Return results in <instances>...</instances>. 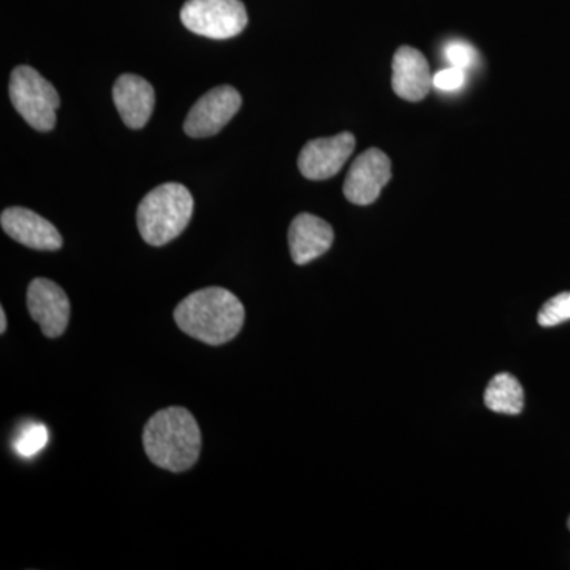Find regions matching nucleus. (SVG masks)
Instances as JSON below:
<instances>
[{"mask_svg":"<svg viewBox=\"0 0 570 570\" xmlns=\"http://www.w3.org/2000/svg\"><path fill=\"white\" fill-rule=\"evenodd\" d=\"M112 102L118 108L124 124L138 130L151 118L156 94L153 86L138 75H121L112 86Z\"/></svg>","mask_w":570,"mask_h":570,"instance_id":"nucleus-11","label":"nucleus"},{"mask_svg":"<svg viewBox=\"0 0 570 570\" xmlns=\"http://www.w3.org/2000/svg\"><path fill=\"white\" fill-rule=\"evenodd\" d=\"M354 149L355 137L348 132L306 142L298 156L299 171L313 181L333 178L340 174Z\"/></svg>","mask_w":570,"mask_h":570,"instance_id":"nucleus-9","label":"nucleus"},{"mask_svg":"<svg viewBox=\"0 0 570 570\" xmlns=\"http://www.w3.org/2000/svg\"><path fill=\"white\" fill-rule=\"evenodd\" d=\"M47 426L41 423H31V425L22 428L20 434L14 439V450L24 459H32L40 450L47 448L48 444Z\"/></svg>","mask_w":570,"mask_h":570,"instance_id":"nucleus-15","label":"nucleus"},{"mask_svg":"<svg viewBox=\"0 0 570 570\" xmlns=\"http://www.w3.org/2000/svg\"><path fill=\"white\" fill-rule=\"evenodd\" d=\"M146 455L156 466L184 472L197 463L202 433L197 420L184 407L156 412L142 431Z\"/></svg>","mask_w":570,"mask_h":570,"instance_id":"nucleus-2","label":"nucleus"},{"mask_svg":"<svg viewBox=\"0 0 570 570\" xmlns=\"http://www.w3.org/2000/svg\"><path fill=\"white\" fill-rule=\"evenodd\" d=\"M466 82V70L450 66L449 69L438 71L433 77V86L442 92H455Z\"/></svg>","mask_w":570,"mask_h":570,"instance_id":"nucleus-18","label":"nucleus"},{"mask_svg":"<svg viewBox=\"0 0 570 570\" xmlns=\"http://www.w3.org/2000/svg\"><path fill=\"white\" fill-rule=\"evenodd\" d=\"M242 104V96L232 86L214 88L190 108L184 122V132L193 138L213 137L235 118Z\"/></svg>","mask_w":570,"mask_h":570,"instance_id":"nucleus-6","label":"nucleus"},{"mask_svg":"<svg viewBox=\"0 0 570 570\" xmlns=\"http://www.w3.org/2000/svg\"><path fill=\"white\" fill-rule=\"evenodd\" d=\"M568 527H569V531H570V517H569V520H568Z\"/></svg>","mask_w":570,"mask_h":570,"instance_id":"nucleus-20","label":"nucleus"},{"mask_svg":"<svg viewBox=\"0 0 570 570\" xmlns=\"http://www.w3.org/2000/svg\"><path fill=\"white\" fill-rule=\"evenodd\" d=\"M570 321V292L550 298L539 311L538 322L542 326H557Z\"/></svg>","mask_w":570,"mask_h":570,"instance_id":"nucleus-16","label":"nucleus"},{"mask_svg":"<svg viewBox=\"0 0 570 570\" xmlns=\"http://www.w3.org/2000/svg\"><path fill=\"white\" fill-rule=\"evenodd\" d=\"M194 213V198L186 186L165 183L146 194L137 209V225L148 245L160 247L186 230Z\"/></svg>","mask_w":570,"mask_h":570,"instance_id":"nucleus-3","label":"nucleus"},{"mask_svg":"<svg viewBox=\"0 0 570 570\" xmlns=\"http://www.w3.org/2000/svg\"><path fill=\"white\" fill-rule=\"evenodd\" d=\"M10 100L14 110L39 132H50L56 126V111L61 99L55 86L29 66L17 67L10 75Z\"/></svg>","mask_w":570,"mask_h":570,"instance_id":"nucleus-4","label":"nucleus"},{"mask_svg":"<svg viewBox=\"0 0 570 570\" xmlns=\"http://www.w3.org/2000/svg\"><path fill=\"white\" fill-rule=\"evenodd\" d=\"M181 21L197 36L227 40L245 31L249 18L242 0H187Z\"/></svg>","mask_w":570,"mask_h":570,"instance_id":"nucleus-5","label":"nucleus"},{"mask_svg":"<svg viewBox=\"0 0 570 570\" xmlns=\"http://www.w3.org/2000/svg\"><path fill=\"white\" fill-rule=\"evenodd\" d=\"M332 225L313 214H298L288 228V247L296 265H306L324 255L333 245Z\"/></svg>","mask_w":570,"mask_h":570,"instance_id":"nucleus-12","label":"nucleus"},{"mask_svg":"<svg viewBox=\"0 0 570 570\" xmlns=\"http://www.w3.org/2000/svg\"><path fill=\"white\" fill-rule=\"evenodd\" d=\"M245 317V306L238 296L223 287L194 292L175 309V322L181 332L209 346H223L235 340Z\"/></svg>","mask_w":570,"mask_h":570,"instance_id":"nucleus-1","label":"nucleus"},{"mask_svg":"<svg viewBox=\"0 0 570 570\" xmlns=\"http://www.w3.org/2000/svg\"><path fill=\"white\" fill-rule=\"evenodd\" d=\"M390 179H392V164L387 154L377 148L367 149L352 164L344 183V195L354 205L374 204Z\"/></svg>","mask_w":570,"mask_h":570,"instance_id":"nucleus-7","label":"nucleus"},{"mask_svg":"<svg viewBox=\"0 0 570 570\" xmlns=\"http://www.w3.org/2000/svg\"><path fill=\"white\" fill-rule=\"evenodd\" d=\"M29 314L40 325L45 336H62L70 321V299L58 284L37 277L28 288Z\"/></svg>","mask_w":570,"mask_h":570,"instance_id":"nucleus-8","label":"nucleus"},{"mask_svg":"<svg viewBox=\"0 0 570 570\" xmlns=\"http://www.w3.org/2000/svg\"><path fill=\"white\" fill-rule=\"evenodd\" d=\"M0 224L10 238L31 249L59 250L62 247L58 228L32 209L21 206L7 208L0 216Z\"/></svg>","mask_w":570,"mask_h":570,"instance_id":"nucleus-10","label":"nucleus"},{"mask_svg":"<svg viewBox=\"0 0 570 570\" xmlns=\"http://www.w3.org/2000/svg\"><path fill=\"white\" fill-rule=\"evenodd\" d=\"M7 332V316H6V309L3 307H0V333Z\"/></svg>","mask_w":570,"mask_h":570,"instance_id":"nucleus-19","label":"nucleus"},{"mask_svg":"<svg viewBox=\"0 0 570 570\" xmlns=\"http://www.w3.org/2000/svg\"><path fill=\"white\" fill-rule=\"evenodd\" d=\"M445 59L452 67L468 70L478 61V51L466 41H450L444 48Z\"/></svg>","mask_w":570,"mask_h":570,"instance_id":"nucleus-17","label":"nucleus"},{"mask_svg":"<svg viewBox=\"0 0 570 570\" xmlns=\"http://www.w3.org/2000/svg\"><path fill=\"white\" fill-rule=\"evenodd\" d=\"M483 401L497 414L519 415L524 407L523 387L512 374L499 373L487 385Z\"/></svg>","mask_w":570,"mask_h":570,"instance_id":"nucleus-14","label":"nucleus"},{"mask_svg":"<svg viewBox=\"0 0 570 570\" xmlns=\"http://www.w3.org/2000/svg\"><path fill=\"white\" fill-rule=\"evenodd\" d=\"M393 91L409 102L425 99L433 86L430 66L425 56L411 47H401L393 58Z\"/></svg>","mask_w":570,"mask_h":570,"instance_id":"nucleus-13","label":"nucleus"}]
</instances>
